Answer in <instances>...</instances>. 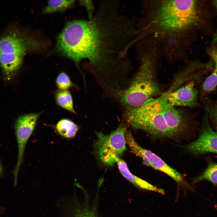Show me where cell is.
<instances>
[{"instance_id": "obj_23", "label": "cell", "mask_w": 217, "mask_h": 217, "mask_svg": "<svg viewBox=\"0 0 217 217\" xmlns=\"http://www.w3.org/2000/svg\"><path fill=\"white\" fill-rule=\"evenodd\" d=\"M3 171V169L2 167V164L0 160V176L2 175Z\"/></svg>"}, {"instance_id": "obj_14", "label": "cell", "mask_w": 217, "mask_h": 217, "mask_svg": "<svg viewBox=\"0 0 217 217\" xmlns=\"http://www.w3.org/2000/svg\"><path fill=\"white\" fill-rule=\"evenodd\" d=\"M55 130L62 138L68 140L74 138L79 130L78 126L70 119L64 118L56 124Z\"/></svg>"}, {"instance_id": "obj_5", "label": "cell", "mask_w": 217, "mask_h": 217, "mask_svg": "<svg viewBox=\"0 0 217 217\" xmlns=\"http://www.w3.org/2000/svg\"><path fill=\"white\" fill-rule=\"evenodd\" d=\"M127 129L125 126L121 125L108 134L101 132L96 133V152L100 160L105 165H114L126 150Z\"/></svg>"}, {"instance_id": "obj_1", "label": "cell", "mask_w": 217, "mask_h": 217, "mask_svg": "<svg viewBox=\"0 0 217 217\" xmlns=\"http://www.w3.org/2000/svg\"><path fill=\"white\" fill-rule=\"evenodd\" d=\"M115 2H103L93 17L68 22L58 36V51L77 64L87 60L104 69L126 61L139 30Z\"/></svg>"}, {"instance_id": "obj_22", "label": "cell", "mask_w": 217, "mask_h": 217, "mask_svg": "<svg viewBox=\"0 0 217 217\" xmlns=\"http://www.w3.org/2000/svg\"><path fill=\"white\" fill-rule=\"evenodd\" d=\"M213 3H214V5L215 6V7L216 8V10L217 11V0L214 1ZM213 41L214 42H215V43L217 42V30L216 31L215 35Z\"/></svg>"}, {"instance_id": "obj_4", "label": "cell", "mask_w": 217, "mask_h": 217, "mask_svg": "<svg viewBox=\"0 0 217 217\" xmlns=\"http://www.w3.org/2000/svg\"><path fill=\"white\" fill-rule=\"evenodd\" d=\"M125 119L134 128L157 137H173L162 114L160 97L147 100L137 107L127 109Z\"/></svg>"}, {"instance_id": "obj_13", "label": "cell", "mask_w": 217, "mask_h": 217, "mask_svg": "<svg viewBox=\"0 0 217 217\" xmlns=\"http://www.w3.org/2000/svg\"><path fill=\"white\" fill-rule=\"evenodd\" d=\"M210 55L214 63L212 72L203 82L201 86L200 95L202 100L208 95L215 91L217 87V49L211 51Z\"/></svg>"}, {"instance_id": "obj_18", "label": "cell", "mask_w": 217, "mask_h": 217, "mask_svg": "<svg viewBox=\"0 0 217 217\" xmlns=\"http://www.w3.org/2000/svg\"><path fill=\"white\" fill-rule=\"evenodd\" d=\"M55 98L56 101L59 106L71 112L75 113L72 96L68 91L61 90L57 92Z\"/></svg>"}, {"instance_id": "obj_21", "label": "cell", "mask_w": 217, "mask_h": 217, "mask_svg": "<svg viewBox=\"0 0 217 217\" xmlns=\"http://www.w3.org/2000/svg\"><path fill=\"white\" fill-rule=\"evenodd\" d=\"M80 3L85 8L89 19L92 18L94 15L93 14L94 7L93 2L92 1L81 0L80 1Z\"/></svg>"}, {"instance_id": "obj_7", "label": "cell", "mask_w": 217, "mask_h": 217, "mask_svg": "<svg viewBox=\"0 0 217 217\" xmlns=\"http://www.w3.org/2000/svg\"><path fill=\"white\" fill-rule=\"evenodd\" d=\"M39 116V114H26L20 116L16 122L15 131L18 153L17 162L13 171L15 185L23 162L26 145L35 129Z\"/></svg>"}, {"instance_id": "obj_3", "label": "cell", "mask_w": 217, "mask_h": 217, "mask_svg": "<svg viewBox=\"0 0 217 217\" xmlns=\"http://www.w3.org/2000/svg\"><path fill=\"white\" fill-rule=\"evenodd\" d=\"M137 45L140 67L121 97V102L127 109L140 106L153 98L159 90L155 77L158 63L163 55L159 41L154 37L149 36L143 39Z\"/></svg>"}, {"instance_id": "obj_19", "label": "cell", "mask_w": 217, "mask_h": 217, "mask_svg": "<svg viewBox=\"0 0 217 217\" xmlns=\"http://www.w3.org/2000/svg\"><path fill=\"white\" fill-rule=\"evenodd\" d=\"M56 83L58 88L61 90H66L72 86L71 80L65 73L60 74L56 79Z\"/></svg>"}, {"instance_id": "obj_12", "label": "cell", "mask_w": 217, "mask_h": 217, "mask_svg": "<svg viewBox=\"0 0 217 217\" xmlns=\"http://www.w3.org/2000/svg\"><path fill=\"white\" fill-rule=\"evenodd\" d=\"M116 163L122 175L137 187L142 189L154 191L163 194L164 193L163 189L154 186L132 173L129 171L127 164L123 160L119 158Z\"/></svg>"}, {"instance_id": "obj_11", "label": "cell", "mask_w": 217, "mask_h": 217, "mask_svg": "<svg viewBox=\"0 0 217 217\" xmlns=\"http://www.w3.org/2000/svg\"><path fill=\"white\" fill-rule=\"evenodd\" d=\"M26 48L23 40L14 35L0 39V54L9 57H24Z\"/></svg>"}, {"instance_id": "obj_24", "label": "cell", "mask_w": 217, "mask_h": 217, "mask_svg": "<svg viewBox=\"0 0 217 217\" xmlns=\"http://www.w3.org/2000/svg\"><path fill=\"white\" fill-rule=\"evenodd\" d=\"M2 209H1L0 208V214L1 213V212H2Z\"/></svg>"}, {"instance_id": "obj_9", "label": "cell", "mask_w": 217, "mask_h": 217, "mask_svg": "<svg viewBox=\"0 0 217 217\" xmlns=\"http://www.w3.org/2000/svg\"><path fill=\"white\" fill-rule=\"evenodd\" d=\"M198 90L195 81L191 80L178 89L162 95L171 105L193 107L198 105Z\"/></svg>"}, {"instance_id": "obj_8", "label": "cell", "mask_w": 217, "mask_h": 217, "mask_svg": "<svg viewBox=\"0 0 217 217\" xmlns=\"http://www.w3.org/2000/svg\"><path fill=\"white\" fill-rule=\"evenodd\" d=\"M203 123L198 138L186 145V149L196 156L208 153L217 154V132L212 127L208 115L205 112Z\"/></svg>"}, {"instance_id": "obj_16", "label": "cell", "mask_w": 217, "mask_h": 217, "mask_svg": "<svg viewBox=\"0 0 217 217\" xmlns=\"http://www.w3.org/2000/svg\"><path fill=\"white\" fill-rule=\"evenodd\" d=\"M205 112L207 114L212 128L217 132V99H213L208 96L203 100Z\"/></svg>"}, {"instance_id": "obj_2", "label": "cell", "mask_w": 217, "mask_h": 217, "mask_svg": "<svg viewBox=\"0 0 217 217\" xmlns=\"http://www.w3.org/2000/svg\"><path fill=\"white\" fill-rule=\"evenodd\" d=\"M193 0H147L138 26L142 38L155 35L160 39L185 37L198 27L201 10Z\"/></svg>"}, {"instance_id": "obj_15", "label": "cell", "mask_w": 217, "mask_h": 217, "mask_svg": "<svg viewBox=\"0 0 217 217\" xmlns=\"http://www.w3.org/2000/svg\"><path fill=\"white\" fill-rule=\"evenodd\" d=\"M206 180L217 185V162L209 160L207 167L198 176L192 179L193 184Z\"/></svg>"}, {"instance_id": "obj_20", "label": "cell", "mask_w": 217, "mask_h": 217, "mask_svg": "<svg viewBox=\"0 0 217 217\" xmlns=\"http://www.w3.org/2000/svg\"><path fill=\"white\" fill-rule=\"evenodd\" d=\"M72 215V217H96L94 212L86 207L76 208Z\"/></svg>"}, {"instance_id": "obj_6", "label": "cell", "mask_w": 217, "mask_h": 217, "mask_svg": "<svg viewBox=\"0 0 217 217\" xmlns=\"http://www.w3.org/2000/svg\"><path fill=\"white\" fill-rule=\"evenodd\" d=\"M125 140L131 151L141 158L145 165L163 172L178 183L187 184L181 174L168 165L157 155L140 146L136 141L131 133L127 131Z\"/></svg>"}, {"instance_id": "obj_10", "label": "cell", "mask_w": 217, "mask_h": 217, "mask_svg": "<svg viewBox=\"0 0 217 217\" xmlns=\"http://www.w3.org/2000/svg\"><path fill=\"white\" fill-rule=\"evenodd\" d=\"M159 97L162 114L173 137L180 134L187 127L182 114L168 102L162 95Z\"/></svg>"}, {"instance_id": "obj_17", "label": "cell", "mask_w": 217, "mask_h": 217, "mask_svg": "<svg viewBox=\"0 0 217 217\" xmlns=\"http://www.w3.org/2000/svg\"><path fill=\"white\" fill-rule=\"evenodd\" d=\"M75 3L74 0H49L42 12L43 14L61 12L72 7Z\"/></svg>"}]
</instances>
